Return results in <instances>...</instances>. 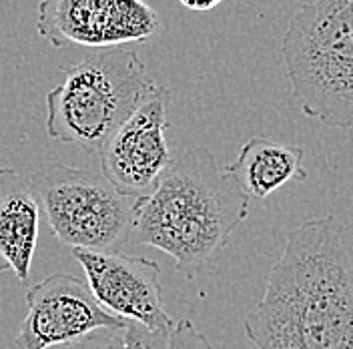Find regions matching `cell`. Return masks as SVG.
Here are the masks:
<instances>
[{"label": "cell", "instance_id": "cell-1", "mask_svg": "<svg viewBox=\"0 0 353 349\" xmlns=\"http://www.w3.org/2000/svg\"><path fill=\"white\" fill-rule=\"evenodd\" d=\"M243 328L257 349H353V261L335 215L287 233Z\"/></svg>", "mask_w": 353, "mask_h": 349}, {"label": "cell", "instance_id": "cell-2", "mask_svg": "<svg viewBox=\"0 0 353 349\" xmlns=\"http://www.w3.org/2000/svg\"><path fill=\"white\" fill-rule=\"evenodd\" d=\"M249 199L205 147L171 161L139 205L137 243L173 257L187 279L217 261L233 231L247 219Z\"/></svg>", "mask_w": 353, "mask_h": 349}, {"label": "cell", "instance_id": "cell-3", "mask_svg": "<svg viewBox=\"0 0 353 349\" xmlns=\"http://www.w3.org/2000/svg\"><path fill=\"white\" fill-rule=\"evenodd\" d=\"M61 72L65 81L46 92V134L88 153H101L132 112L163 88L127 46L92 50Z\"/></svg>", "mask_w": 353, "mask_h": 349}, {"label": "cell", "instance_id": "cell-4", "mask_svg": "<svg viewBox=\"0 0 353 349\" xmlns=\"http://www.w3.org/2000/svg\"><path fill=\"white\" fill-rule=\"evenodd\" d=\"M281 57L301 112L353 127V0L303 2L287 24Z\"/></svg>", "mask_w": 353, "mask_h": 349}, {"label": "cell", "instance_id": "cell-5", "mask_svg": "<svg viewBox=\"0 0 353 349\" xmlns=\"http://www.w3.org/2000/svg\"><path fill=\"white\" fill-rule=\"evenodd\" d=\"M30 183L52 235L72 249L119 251L143 201L117 191L103 173L68 165L46 167Z\"/></svg>", "mask_w": 353, "mask_h": 349}, {"label": "cell", "instance_id": "cell-6", "mask_svg": "<svg viewBox=\"0 0 353 349\" xmlns=\"http://www.w3.org/2000/svg\"><path fill=\"white\" fill-rule=\"evenodd\" d=\"M161 28V19L145 0H41L37 30L57 48H119L145 43Z\"/></svg>", "mask_w": 353, "mask_h": 349}, {"label": "cell", "instance_id": "cell-7", "mask_svg": "<svg viewBox=\"0 0 353 349\" xmlns=\"http://www.w3.org/2000/svg\"><path fill=\"white\" fill-rule=\"evenodd\" d=\"M127 323L94 299L87 281L61 271L28 287L26 317L12 343L17 349L70 346L99 329H125Z\"/></svg>", "mask_w": 353, "mask_h": 349}, {"label": "cell", "instance_id": "cell-8", "mask_svg": "<svg viewBox=\"0 0 353 349\" xmlns=\"http://www.w3.org/2000/svg\"><path fill=\"white\" fill-rule=\"evenodd\" d=\"M94 299L110 315L149 329H173L175 319L163 303L161 265L121 251L72 249Z\"/></svg>", "mask_w": 353, "mask_h": 349}, {"label": "cell", "instance_id": "cell-9", "mask_svg": "<svg viewBox=\"0 0 353 349\" xmlns=\"http://www.w3.org/2000/svg\"><path fill=\"white\" fill-rule=\"evenodd\" d=\"M169 101L171 92L163 87L132 112L99 153L101 173L123 195H151L173 161L165 134Z\"/></svg>", "mask_w": 353, "mask_h": 349}, {"label": "cell", "instance_id": "cell-10", "mask_svg": "<svg viewBox=\"0 0 353 349\" xmlns=\"http://www.w3.org/2000/svg\"><path fill=\"white\" fill-rule=\"evenodd\" d=\"M41 199L30 179L0 167V273L26 281L41 233Z\"/></svg>", "mask_w": 353, "mask_h": 349}, {"label": "cell", "instance_id": "cell-11", "mask_svg": "<svg viewBox=\"0 0 353 349\" xmlns=\"http://www.w3.org/2000/svg\"><path fill=\"white\" fill-rule=\"evenodd\" d=\"M225 171L249 201H265L291 181H307L303 149L267 137H251Z\"/></svg>", "mask_w": 353, "mask_h": 349}, {"label": "cell", "instance_id": "cell-12", "mask_svg": "<svg viewBox=\"0 0 353 349\" xmlns=\"http://www.w3.org/2000/svg\"><path fill=\"white\" fill-rule=\"evenodd\" d=\"M173 329H149L129 321L125 328V349H169Z\"/></svg>", "mask_w": 353, "mask_h": 349}, {"label": "cell", "instance_id": "cell-13", "mask_svg": "<svg viewBox=\"0 0 353 349\" xmlns=\"http://www.w3.org/2000/svg\"><path fill=\"white\" fill-rule=\"evenodd\" d=\"M169 349H215L209 339L195 328L191 319L176 321L171 331V346Z\"/></svg>", "mask_w": 353, "mask_h": 349}, {"label": "cell", "instance_id": "cell-14", "mask_svg": "<svg viewBox=\"0 0 353 349\" xmlns=\"http://www.w3.org/2000/svg\"><path fill=\"white\" fill-rule=\"evenodd\" d=\"M66 349H125V329H99Z\"/></svg>", "mask_w": 353, "mask_h": 349}, {"label": "cell", "instance_id": "cell-15", "mask_svg": "<svg viewBox=\"0 0 353 349\" xmlns=\"http://www.w3.org/2000/svg\"><path fill=\"white\" fill-rule=\"evenodd\" d=\"M185 8L195 10V12H207L213 10L215 6H219L223 0H179Z\"/></svg>", "mask_w": 353, "mask_h": 349}]
</instances>
